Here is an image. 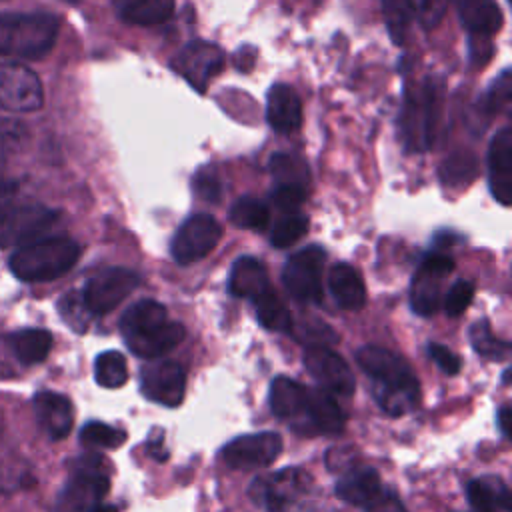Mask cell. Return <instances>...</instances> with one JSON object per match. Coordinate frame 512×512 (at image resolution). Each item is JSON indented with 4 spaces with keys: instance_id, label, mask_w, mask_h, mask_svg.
I'll list each match as a JSON object with an SVG mask.
<instances>
[{
    "instance_id": "1",
    "label": "cell",
    "mask_w": 512,
    "mask_h": 512,
    "mask_svg": "<svg viewBox=\"0 0 512 512\" xmlns=\"http://www.w3.org/2000/svg\"><path fill=\"white\" fill-rule=\"evenodd\" d=\"M356 360L372 378V394L388 416H402L416 406L420 386L404 358L386 348L366 344L356 352Z\"/></svg>"
},
{
    "instance_id": "2",
    "label": "cell",
    "mask_w": 512,
    "mask_h": 512,
    "mask_svg": "<svg viewBox=\"0 0 512 512\" xmlns=\"http://www.w3.org/2000/svg\"><path fill=\"white\" fill-rule=\"evenodd\" d=\"M58 18L46 12H0V56L38 60L58 38Z\"/></svg>"
},
{
    "instance_id": "3",
    "label": "cell",
    "mask_w": 512,
    "mask_h": 512,
    "mask_svg": "<svg viewBox=\"0 0 512 512\" xmlns=\"http://www.w3.org/2000/svg\"><path fill=\"white\" fill-rule=\"evenodd\" d=\"M250 498L266 512H314L318 490L314 478L302 468H282L256 478Z\"/></svg>"
},
{
    "instance_id": "4",
    "label": "cell",
    "mask_w": 512,
    "mask_h": 512,
    "mask_svg": "<svg viewBox=\"0 0 512 512\" xmlns=\"http://www.w3.org/2000/svg\"><path fill=\"white\" fill-rule=\"evenodd\" d=\"M80 246L64 236L38 238L14 250L10 270L24 282H50L66 274L78 260Z\"/></svg>"
},
{
    "instance_id": "5",
    "label": "cell",
    "mask_w": 512,
    "mask_h": 512,
    "mask_svg": "<svg viewBox=\"0 0 512 512\" xmlns=\"http://www.w3.org/2000/svg\"><path fill=\"white\" fill-rule=\"evenodd\" d=\"M58 218V214L40 204L4 206L0 210V248H20L38 240Z\"/></svg>"
},
{
    "instance_id": "6",
    "label": "cell",
    "mask_w": 512,
    "mask_h": 512,
    "mask_svg": "<svg viewBox=\"0 0 512 512\" xmlns=\"http://www.w3.org/2000/svg\"><path fill=\"white\" fill-rule=\"evenodd\" d=\"M222 238V226L210 214L186 218L170 242V254L178 264H192L208 256Z\"/></svg>"
},
{
    "instance_id": "7",
    "label": "cell",
    "mask_w": 512,
    "mask_h": 512,
    "mask_svg": "<svg viewBox=\"0 0 512 512\" xmlns=\"http://www.w3.org/2000/svg\"><path fill=\"white\" fill-rule=\"evenodd\" d=\"M324 260L326 254L320 246H308L288 258L282 272V280L292 298L310 304L322 300Z\"/></svg>"
},
{
    "instance_id": "8",
    "label": "cell",
    "mask_w": 512,
    "mask_h": 512,
    "mask_svg": "<svg viewBox=\"0 0 512 512\" xmlns=\"http://www.w3.org/2000/svg\"><path fill=\"white\" fill-rule=\"evenodd\" d=\"M436 118H438V94L434 90V84L428 82L406 100L402 126H404L406 146L410 150L420 152L432 146Z\"/></svg>"
},
{
    "instance_id": "9",
    "label": "cell",
    "mask_w": 512,
    "mask_h": 512,
    "mask_svg": "<svg viewBox=\"0 0 512 512\" xmlns=\"http://www.w3.org/2000/svg\"><path fill=\"white\" fill-rule=\"evenodd\" d=\"M44 102L40 78L24 64L0 62V106L10 112H34Z\"/></svg>"
},
{
    "instance_id": "10",
    "label": "cell",
    "mask_w": 512,
    "mask_h": 512,
    "mask_svg": "<svg viewBox=\"0 0 512 512\" xmlns=\"http://www.w3.org/2000/svg\"><path fill=\"white\" fill-rule=\"evenodd\" d=\"M282 452V438L276 432L242 434L230 440L220 456L226 466L236 470H260L270 466Z\"/></svg>"
},
{
    "instance_id": "11",
    "label": "cell",
    "mask_w": 512,
    "mask_h": 512,
    "mask_svg": "<svg viewBox=\"0 0 512 512\" xmlns=\"http://www.w3.org/2000/svg\"><path fill=\"white\" fill-rule=\"evenodd\" d=\"M140 278L126 268H108L94 278H90L82 290L84 304L92 314L112 312L132 290L138 286Z\"/></svg>"
},
{
    "instance_id": "12",
    "label": "cell",
    "mask_w": 512,
    "mask_h": 512,
    "mask_svg": "<svg viewBox=\"0 0 512 512\" xmlns=\"http://www.w3.org/2000/svg\"><path fill=\"white\" fill-rule=\"evenodd\" d=\"M172 68L188 80L198 92H204L210 80L224 68V52L210 42H188L172 60Z\"/></svg>"
},
{
    "instance_id": "13",
    "label": "cell",
    "mask_w": 512,
    "mask_h": 512,
    "mask_svg": "<svg viewBox=\"0 0 512 512\" xmlns=\"http://www.w3.org/2000/svg\"><path fill=\"white\" fill-rule=\"evenodd\" d=\"M142 394L162 406L174 408L182 402L186 390L184 368L174 360H150L140 370Z\"/></svg>"
},
{
    "instance_id": "14",
    "label": "cell",
    "mask_w": 512,
    "mask_h": 512,
    "mask_svg": "<svg viewBox=\"0 0 512 512\" xmlns=\"http://www.w3.org/2000/svg\"><path fill=\"white\" fill-rule=\"evenodd\" d=\"M454 270L446 254H428L416 270L410 286V306L420 316H430L440 306V282Z\"/></svg>"
},
{
    "instance_id": "15",
    "label": "cell",
    "mask_w": 512,
    "mask_h": 512,
    "mask_svg": "<svg viewBox=\"0 0 512 512\" xmlns=\"http://www.w3.org/2000/svg\"><path fill=\"white\" fill-rule=\"evenodd\" d=\"M304 366L324 390L342 396L354 392L356 382L346 360L324 344H308L304 348Z\"/></svg>"
},
{
    "instance_id": "16",
    "label": "cell",
    "mask_w": 512,
    "mask_h": 512,
    "mask_svg": "<svg viewBox=\"0 0 512 512\" xmlns=\"http://www.w3.org/2000/svg\"><path fill=\"white\" fill-rule=\"evenodd\" d=\"M96 464H98V458H84L80 462L78 470L74 472V476L70 478V482L62 492L60 504L66 510L70 512L88 510L106 496L110 480L102 470L96 468Z\"/></svg>"
},
{
    "instance_id": "17",
    "label": "cell",
    "mask_w": 512,
    "mask_h": 512,
    "mask_svg": "<svg viewBox=\"0 0 512 512\" xmlns=\"http://www.w3.org/2000/svg\"><path fill=\"white\" fill-rule=\"evenodd\" d=\"M488 184L492 196L502 204L512 202V128L504 126L488 146Z\"/></svg>"
},
{
    "instance_id": "18",
    "label": "cell",
    "mask_w": 512,
    "mask_h": 512,
    "mask_svg": "<svg viewBox=\"0 0 512 512\" xmlns=\"http://www.w3.org/2000/svg\"><path fill=\"white\" fill-rule=\"evenodd\" d=\"M300 432L306 434H338L344 428V414L332 392L306 388Z\"/></svg>"
},
{
    "instance_id": "19",
    "label": "cell",
    "mask_w": 512,
    "mask_h": 512,
    "mask_svg": "<svg viewBox=\"0 0 512 512\" xmlns=\"http://www.w3.org/2000/svg\"><path fill=\"white\" fill-rule=\"evenodd\" d=\"M266 120L278 134L296 132L302 124V102L296 90L288 84H274L266 98Z\"/></svg>"
},
{
    "instance_id": "20",
    "label": "cell",
    "mask_w": 512,
    "mask_h": 512,
    "mask_svg": "<svg viewBox=\"0 0 512 512\" xmlns=\"http://www.w3.org/2000/svg\"><path fill=\"white\" fill-rule=\"evenodd\" d=\"M34 414L42 430L52 440H62L70 434L74 422V410L66 396L50 390H42L34 396Z\"/></svg>"
},
{
    "instance_id": "21",
    "label": "cell",
    "mask_w": 512,
    "mask_h": 512,
    "mask_svg": "<svg viewBox=\"0 0 512 512\" xmlns=\"http://www.w3.org/2000/svg\"><path fill=\"white\" fill-rule=\"evenodd\" d=\"M184 336H186V330H184L182 324L166 320V322H162L154 328H148V330L138 332L134 336H128L124 340L136 356L146 358V360H154V358L164 356L172 348H176L184 340Z\"/></svg>"
},
{
    "instance_id": "22",
    "label": "cell",
    "mask_w": 512,
    "mask_h": 512,
    "mask_svg": "<svg viewBox=\"0 0 512 512\" xmlns=\"http://www.w3.org/2000/svg\"><path fill=\"white\" fill-rule=\"evenodd\" d=\"M380 476L374 468L368 466H352L342 472L336 480V496L354 506H366L380 490H382Z\"/></svg>"
},
{
    "instance_id": "23",
    "label": "cell",
    "mask_w": 512,
    "mask_h": 512,
    "mask_svg": "<svg viewBox=\"0 0 512 512\" xmlns=\"http://www.w3.org/2000/svg\"><path fill=\"white\" fill-rule=\"evenodd\" d=\"M328 286H330V292H332L334 300L344 310L356 312L366 304L364 280L358 274V270L352 268L350 264H344V262L334 264L330 268Z\"/></svg>"
},
{
    "instance_id": "24",
    "label": "cell",
    "mask_w": 512,
    "mask_h": 512,
    "mask_svg": "<svg viewBox=\"0 0 512 512\" xmlns=\"http://www.w3.org/2000/svg\"><path fill=\"white\" fill-rule=\"evenodd\" d=\"M270 408L280 420H292L294 426L300 424L306 400V388L286 376H276L270 384Z\"/></svg>"
},
{
    "instance_id": "25",
    "label": "cell",
    "mask_w": 512,
    "mask_h": 512,
    "mask_svg": "<svg viewBox=\"0 0 512 512\" xmlns=\"http://www.w3.org/2000/svg\"><path fill=\"white\" fill-rule=\"evenodd\" d=\"M270 288L266 268L252 256H242L232 264L228 276V290L236 298H256Z\"/></svg>"
},
{
    "instance_id": "26",
    "label": "cell",
    "mask_w": 512,
    "mask_h": 512,
    "mask_svg": "<svg viewBox=\"0 0 512 512\" xmlns=\"http://www.w3.org/2000/svg\"><path fill=\"white\" fill-rule=\"evenodd\" d=\"M458 16L468 30V34H480V36H492L496 34L502 24V10L494 0H468L460 6H456Z\"/></svg>"
},
{
    "instance_id": "27",
    "label": "cell",
    "mask_w": 512,
    "mask_h": 512,
    "mask_svg": "<svg viewBox=\"0 0 512 512\" xmlns=\"http://www.w3.org/2000/svg\"><path fill=\"white\" fill-rule=\"evenodd\" d=\"M116 14L136 26H154L168 20L174 12V0H112Z\"/></svg>"
},
{
    "instance_id": "28",
    "label": "cell",
    "mask_w": 512,
    "mask_h": 512,
    "mask_svg": "<svg viewBox=\"0 0 512 512\" xmlns=\"http://www.w3.org/2000/svg\"><path fill=\"white\" fill-rule=\"evenodd\" d=\"M6 340L14 358L24 366L42 362L52 348V334L44 328H22L6 336Z\"/></svg>"
},
{
    "instance_id": "29",
    "label": "cell",
    "mask_w": 512,
    "mask_h": 512,
    "mask_svg": "<svg viewBox=\"0 0 512 512\" xmlns=\"http://www.w3.org/2000/svg\"><path fill=\"white\" fill-rule=\"evenodd\" d=\"M468 500L476 512H498L510 510V492L508 486L494 476L476 478L468 484Z\"/></svg>"
},
{
    "instance_id": "30",
    "label": "cell",
    "mask_w": 512,
    "mask_h": 512,
    "mask_svg": "<svg viewBox=\"0 0 512 512\" xmlns=\"http://www.w3.org/2000/svg\"><path fill=\"white\" fill-rule=\"evenodd\" d=\"M166 308L154 300H140L132 304L120 318V332L124 338L154 328L166 322Z\"/></svg>"
},
{
    "instance_id": "31",
    "label": "cell",
    "mask_w": 512,
    "mask_h": 512,
    "mask_svg": "<svg viewBox=\"0 0 512 512\" xmlns=\"http://www.w3.org/2000/svg\"><path fill=\"white\" fill-rule=\"evenodd\" d=\"M386 28L396 44H402L414 20H418V0H380Z\"/></svg>"
},
{
    "instance_id": "32",
    "label": "cell",
    "mask_w": 512,
    "mask_h": 512,
    "mask_svg": "<svg viewBox=\"0 0 512 512\" xmlns=\"http://www.w3.org/2000/svg\"><path fill=\"white\" fill-rule=\"evenodd\" d=\"M254 306H256L258 322L266 330L284 332V330L292 328V316H290L286 304L280 300V296L272 290V286L254 298Z\"/></svg>"
},
{
    "instance_id": "33",
    "label": "cell",
    "mask_w": 512,
    "mask_h": 512,
    "mask_svg": "<svg viewBox=\"0 0 512 512\" xmlns=\"http://www.w3.org/2000/svg\"><path fill=\"white\" fill-rule=\"evenodd\" d=\"M270 212L264 202L254 196L238 198L230 208V222L246 230H264L268 226Z\"/></svg>"
},
{
    "instance_id": "34",
    "label": "cell",
    "mask_w": 512,
    "mask_h": 512,
    "mask_svg": "<svg viewBox=\"0 0 512 512\" xmlns=\"http://www.w3.org/2000/svg\"><path fill=\"white\" fill-rule=\"evenodd\" d=\"M94 378L102 388H120L128 380V366L120 352L106 350L94 360Z\"/></svg>"
},
{
    "instance_id": "35",
    "label": "cell",
    "mask_w": 512,
    "mask_h": 512,
    "mask_svg": "<svg viewBox=\"0 0 512 512\" xmlns=\"http://www.w3.org/2000/svg\"><path fill=\"white\" fill-rule=\"evenodd\" d=\"M476 158L468 150H458L444 158L440 164V180L446 186H464L476 176Z\"/></svg>"
},
{
    "instance_id": "36",
    "label": "cell",
    "mask_w": 512,
    "mask_h": 512,
    "mask_svg": "<svg viewBox=\"0 0 512 512\" xmlns=\"http://www.w3.org/2000/svg\"><path fill=\"white\" fill-rule=\"evenodd\" d=\"M308 232V218L300 212H284L272 226L270 242L276 248H288L296 244Z\"/></svg>"
},
{
    "instance_id": "37",
    "label": "cell",
    "mask_w": 512,
    "mask_h": 512,
    "mask_svg": "<svg viewBox=\"0 0 512 512\" xmlns=\"http://www.w3.org/2000/svg\"><path fill=\"white\" fill-rule=\"evenodd\" d=\"M470 342H472V348L480 356L490 358V360H502L510 352V344L504 342V340H498L492 334V330H490L486 320L472 324V328H470Z\"/></svg>"
},
{
    "instance_id": "38",
    "label": "cell",
    "mask_w": 512,
    "mask_h": 512,
    "mask_svg": "<svg viewBox=\"0 0 512 512\" xmlns=\"http://www.w3.org/2000/svg\"><path fill=\"white\" fill-rule=\"evenodd\" d=\"M270 172L278 180V184H300L308 180V170L306 164L286 152H278L270 158Z\"/></svg>"
},
{
    "instance_id": "39",
    "label": "cell",
    "mask_w": 512,
    "mask_h": 512,
    "mask_svg": "<svg viewBox=\"0 0 512 512\" xmlns=\"http://www.w3.org/2000/svg\"><path fill=\"white\" fill-rule=\"evenodd\" d=\"M80 440L92 448H118L126 440V432L122 428L108 426L104 422H88L80 430Z\"/></svg>"
},
{
    "instance_id": "40",
    "label": "cell",
    "mask_w": 512,
    "mask_h": 512,
    "mask_svg": "<svg viewBox=\"0 0 512 512\" xmlns=\"http://www.w3.org/2000/svg\"><path fill=\"white\" fill-rule=\"evenodd\" d=\"M58 310H60V316L62 320L74 330V332H84L88 322H90V316L92 312L88 310V306L84 304V298L82 294L78 292H68L60 298L58 302Z\"/></svg>"
},
{
    "instance_id": "41",
    "label": "cell",
    "mask_w": 512,
    "mask_h": 512,
    "mask_svg": "<svg viewBox=\"0 0 512 512\" xmlns=\"http://www.w3.org/2000/svg\"><path fill=\"white\" fill-rule=\"evenodd\" d=\"M510 94H512V90H510V70H502V74L496 78V82L484 94L482 108L490 114L500 112L502 108H506L510 104Z\"/></svg>"
},
{
    "instance_id": "42",
    "label": "cell",
    "mask_w": 512,
    "mask_h": 512,
    "mask_svg": "<svg viewBox=\"0 0 512 512\" xmlns=\"http://www.w3.org/2000/svg\"><path fill=\"white\" fill-rule=\"evenodd\" d=\"M472 298H474V284L468 280H456L450 286L448 294L444 296V310L450 316H458L470 306Z\"/></svg>"
},
{
    "instance_id": "43",
    "label": "cell",
    "mask_w": 512,
    "mask_h": 512,
    "mask_svg": "<svg viewBox=\"0 0 512 512\" xmlns=\"http://www.w3.org/2000/svg\"><path fill=\"white\" fill-rule=\"evenodd\" d=\"M270 198L282 212H298L306 198V190L300 184H278Z\"/></svg>"
},
{
    "instance_id": "44",
    "label": "cell",
    "mask_w": 512,
    "mask_h": 512,
    "mask_svg": "<svg viewBox=\"0 0 512 512\" xmlns=\"http://www.w3.org/2000/svg\"><path fill=\"white\" fill-rule=\"evenodd\" d=\"M194 192L198 198H202L206 202H218L222 196V186H220V180L216 178V174L206 168L194 176Z\"/></svg>"
},
{
    "instance_id": "45",
    "label": "cell",
    "mask_w": 512,
    "mask_h": 512,
    "mask_svg": "<svg viewBox=\"0 0 512 512\" xmlns=\"http://www.w3.org/2000/svg\"><path fill=\"white\" fill-rule=\"evenodd\" d=\"M428 356L436 362V366H438L444 374L454 376V374L460 372V366H462V364H460V358H458L450 348L432 342V344H428Z\"/></svg>"
},
{
    "instance_id": "46",
    "label": "cell",
    "mask_w": 512,
    "mask_h": 512,
    "mask_svg": "<svg viewBox=\"0 0 512 512\" xmlns=\"http://www.w3.org/2000/svg\"><path fill=\"white\" fill-rule=\"evenodd\" d=\"M446 2L448 0H418V22L424 28H434L446 12Z\"/></svg>"
},
{
    "instance_id": "47",
    "label": "cell",
    "mask_w": 512,
    "mask_h": 512,
    "mask_svg": "<svg viewBox=\"0 0 512 512\" xmlns=\"http://www.w3.org/2000/svg\"><path fill=\"white\" fill-rule=\"evenodd\" d=\"M366 512H406V508L402 506V502L398 500V496L386 488H382L366 506Z\"/></svg>"
},
{
    "instance_id": "48",
    "label": "cell",
    "mask_w": 512,
    "mask_h": 512,
    "mask_svg": "<svg viewBox=\"0 0 512 512\" xmlns=\"http://www.w3.org/2000/svg\"><path fill=\"white\" fill-rule=\"evenodd\" d=\"M468 48H470V62L474 66H484L492 56V42L490 36L468 34Z\"/></svg>"
},
{
    "instance_id": "49",
    "label": "cell",
    "mask_w": 512,
    "mask_h": 512,
    "mask_svg": "<svg viewBox=\"0 0 512 512\" xmlns=\"http://www.w3.org/2000/svg\"><path fill=\"white\" fill-rule=\"evenodd\" d=\"M18 192V184L8 178H0V210L12 202Z\"/></svg>"
},
{
    "instance_id": "50",
    "label": "cell",
    "mask_w": 512,
    "mask_h": 512,
    "mask_svg": "<svg viewBox=\"0 0 512 512\" xmlns=\"http://www.w3.org/2000/svg\"><path fill=\"white\" fill-rule=\"evenodd\" d=\"M510 420H512V410H510V406H502V408L498 410V428H500L502 436H506V438H508Z\"/></svg>"
},
{
    "instance_id": "51",
    "label": "cell",
    "mask_w": 512,
    "mask_h": 512,
    "mask_svg": "<svg viewBox=\"0 0 512 512\" xmlns=\"http://www.w3.org/2000/svg\"><path fill=\"white\" fill-rule=\"evenodd\" d=\"M88 512H118V508L116 506H112V504H94L92 508H88Z\"/></svg>"
},
{
    "instance_id": "52",
    "label": "cell",
    "mask_w": 512,
    "mask_h": 512,
    "mask_svg": "<svg viewBox=\"0 0 512 512\" xmlns=\"http://www.w3.org/2000/svg\"><path fill=\"white\" fill-rule=\"evenodd\" d=\"M4 158H6V154H4V146H2V142H0V168H2V164H4Z\"/></svg>"
},
{
    "instance_id": "53",
    "label": "cell",
    "mask_w": 512,
    "mask_h": 512,
    "mask_svg": "<svg viewBox=\"0 0 512 512\" xmlns=\"http://www.w3.org/2000/svg\"><path fill=\"white\" fill-rule=\"evenodd\" d=\"M454 2V6H460V4H464V2H468V0H452Z\"/></svg>"
}]
</instances>
